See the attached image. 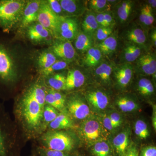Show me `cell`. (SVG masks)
<instances>
[{"instance_id": "d4e9b609", "label": "cell", "mask_w": 156, "mask_h": 156, "mask_svg": "<svg viewBox=\"0 0 156 156\" xmlns=\"http://www.w3.org/2000/svg\"><path fill=\"white\" fill-rule=\"evenodd\" d=\"M83 31L93 37L99 28L95 17V13L91 11L87 12L82 23Z\"/></svg>"}, {"instance_id": "7402d4cb", "label": "cell", "mask_w": 156, "mask_h": 156, "mask_svg": "<svg viewBox=\"0 0 156 156\" xmlns=\"http://www.w3.org/2000/svg\"><path fill=\"white\" fill-rule=\"evenodd\" d=\"M142 48L138 45L127 42L123 49L122 58L123 63H131L136 61L142 54Z\"/></svg>"}, {"instance_id": "ee69618b", "label": "cell", "mask_w": 156, "mask_h": 156, "mask_svg": "<svg viewBox=\"0 0 156 156\" xmlns=\"http://www.w3.org/2000/svg\"><path fill=\"white\" fill-rule=\"evenodd\" d=\"M140 156H156V147L148 146L143 148Z\"/></svg>"}, {"instance_id": "b9f144b4", "label": "cell", "mask_w": 156, "mask_h": 156, "mask_svg": "<svg viewBox=\"0 0 156 156\" xmlns=\"http://www.w3.org/2000/svg\"><path fill=\"white\" fill-rule=\"evenodd\" d=\"M111 121L112 124L114 129L119 128L122 124V117L121 115L117 112H113L109 115H108Z\"/></svg>"}, {"instance_id": "52a82bcc", "label": "cell", "mask_w": 156, "mask_h": 156, "mask_svg": "<svg viewBox=\"0 0 156 156\" xmlns=\"http://www.w3.org/2000/svg\"><path fill=\"white\" fill-rule=\"evenodd\" d=\"M50 50L56 57L69 62L75 59L76 50L70 41L56 38L53 40Z\"/></svg>"}, {"instance_id": "f907efd6", "label": "cell", "mask_w": 156, "mask_h": 156, "mask_svg": "<svg viewBox=\"0 0 156 156\" xmlns=\"http://www.w3.org/2000/svg\"><path fill=\"white\" fill-rule=\"evenodd\" d=\"M151 40H152V43H153L154 46L156 47V31L155 29H154L151 34Z\"/></svg>"}, {"instance_id": "d6986e66", "label": "cell", "mask_w": 156, "mask_h": 156, "mask_svg": "<svg viewBox=\"0 0 156 156\" xmlns=\"http://www.w3.org/2000/svg\"><path fill=\"white\" fill-rule=\"evenodd\" d=\"M85 76L80 70L75 69L69 70L66 76L65 90L80 88L85 83Z\"/></svg>"}, {"instance_id": "f6af8a7d", "label": "cell", "mask_w": 156, "mask_h": 156, "mask_svg": "<svg viewBox=\"0 0 156 156\" xmlns=\"http://www.w3.org/2000/svg\"><path fill=\"white\" fill-rule=\"evenodd\" d=\"M124 156H139V150L137 146L134 143L131 144Z\"/></svg>"}, {"instance_id": "44dd1931", "label": "cell", "mask_w": 156, "mask_h": 156, "mask_svg": "<svg viewBox=\"0 0 156 156\" xmlns=\"http://www.w3.org/2000/svg\"><path fill=\"white\" fill-rule=\"evenodd\" d=\"M128 130L122 131L113 140V145L119 156H124L130 143V136Z\"/></svg>"}, {"instance_id": "4316f807", "label": "cell", "mask_w": 156, "mask_h": 156, "mask_svg": "<svg viewBox=\"0 0 156 156\" xmlns=\"http://www.w3.org/2000/svg\"><path fill=\"white\" fill-rule=\"evenodd\" d=\"M136 90L140 95L144 97H151L154 94V84L147 78H140L136 83Z\"/></svg>"}, {"instance_id": "f35d334b", "label": "cell", "mask_w": 156, "mask_h": 156, "mask_svg": "<svg viewBox=\"0 0 156 156\" xmlns=\"http://www.w3.org/2000/svg\"><path fill=\"white\" fill-rule=\"evenodd\" d=\"M38 154V156H71L69 153H68L44 147L39 149Z\"/></svg>"}, {"instance_id": "4fadbf2b", "label": "cell", "mask_w": 156, "mask_h": 156, "mask_svg": "<svg viewBox=\"0 0 156 156\" xmlns=\"http://www.w3.org/2000/svg\"><path fill=\"white\" fill-rule=\"evenodd\" d=\"M134 68L131 63H123L114 67V75L117 85L120 88L124 89L128 87L131 83Z\"/></svg>"}, {"instance_id": "cb8c5ba5", "label": "cell", "mask_w": 156, "mask_h": 156, "mask_svg": "<svg viewBox=\"0 0 156 156\" xmlns=\"http://www.w3.org/2000/svg\"><path fill=\"white\" fill-rule=\"evenodd\" d=\"M118 108L124 112H131L137 110L139 105L133 98L128 95L120 96L116 101Z\"/></svg>"}, {"instance_id": "681fc988", "label": "cell", "mask_w": 156, "mask_h": 156, "mask_svg": "<svg viewBox=\"0 0 156 156\" xmlns=\"http://www.w3.org/2000/svg\"><path fill=\"white\" fill-rule=\"evenodd\" d=\"M152 123L154 129L155 131H156V107L155 106H154L153 112L152 115Z\"/></svg>"}, {"instance_id": "603a6c76", "label": "cell", "mask_w": 156, "mask_h": 156, "mask_svg": "<svg viewBox=\"0 0 156 156\" xmlns=\"http://www.w3.org/2000/svg\"><path fill=\"white\" fill-rule=\"evenodd\" d=\"M74 40L75 49L81 53H87L94 43L92 36L83 31H80Z\"/></svg>"}, {"instance_id": "e0dca14e", "label": "cell", "mask_w": 156, "mask_h": 156, "mask_svg": "<svg viewBox=\"0 0 156 156\" xmlns=\"http://www.w3.org/2000/svg\"><path fill=\"white\" fill-rule=\"evenodd\" d=\"M66 17H76L83 14L86 11L84 1L58 0Z\"/></svg>"}, {"instance_id": "30bf717a", "label": "cell", "mask_w": 156, "mask_h": 156, "mask_svg": "<svg viewBox=\"0 0 156 156\" xmlns=\"http://www.w3.org/2000/svg\"><path fill=\"white\" fill-rule=\"evenodd\" d=\"M101 131V125L98 121L89 119L85 121L81 126L80 134L86 141L93 144L100 140Z\"/></svg>"}, {"instance_id": "836d02e7", "label": "cell", "mask_w": 156, "mask_h": 156, "mask_svg": "<svg viewBox=\"0 0 156 156\" xmlns=\"http://www.w3.org/2000/svg\"><path fill=\"white\" fill-rule=\"evenodd\" d=\"M110 5L107 0H91L88 2L89 9L95 13H102L109 11Z\"/></svg>"}, {"instance_id": "60d3db41", "label": "cell", "mask_w": 156, "mask_h": 156, "mask_svg": "<svg viewBox=\"0 0 156 156\" xmlns=\"http://www.w3.org/2000/svg\"><path fill=\"white\" fill-rule=\"evenodd\" d=\"M45 103H47L48 105L50 106L53 107L58 110H62L63 109L50 90L46 93Z\"/></svg>"}, {"instance_id": "c3c4849f", "label": "cell", "mask_w": 156, "mask_h": 156, "mask_svg": "<svg viewBox=\"0 0 156 156\" xmlns=\"http://www.w3.org/2000/svg\"><path fill=\"white\" fill-rule=\"evenodd\" d=\"M95 17L99 27H108L104 18L103 13H95Z\"/></svg>"}, {"instance_id": "484cf974", "label": "cell", "mask_w": 156, "mask_h": 156, "mask_svg": "<svg viewBox=\"0 0 156 156\" xmlns=\"http://www.w3.org/2000/svg\"><path fill=\"white\" fill-rule=\"evenodd\" d=\"M57 60V57L50 50L43 51L38 56L36 61L40 71L50 67Z\"/></svg>"}, {"instance_id": "f1b7e54d", "label": "cell", "mask_w": 156, "mask_h": 156, "mask_svg": "<svg viewBox=\"0 0 156 156\" xmlns=\"http://www.w3.org/2000/svg\"><path fill=\"white\" fill-rule=\"evenodd\" d=\"M118 46L116 37L112 34L107 38L100 42L97 48L104 55H110L114 53Z\"/></svg>"}, {"instance_id": "83f0119b", "label": "cell", "mask_w": 156, "mask_h": 156, "mask_svg": "<svg viewBox=\"0 0 156 156\" xmlns=\"http://www.w3.org/2000/svg\"><path fill=\"white\" fill-rule=\"evenodd\" d=\"M102 58V53L100 50L97 47H92L86 53L84 59V64L90 67L97 66L101 62Z\"/></svg>"}, {"instance_id": "ab89813d", "label": "cell", "mask_w": 156, "mask_h": 156, "mask_svg": "<svg viewBox=\"0 0 156 156\" xmlns=\"http://www.w3.org/2000/svg\"><path fill=\"white\" fill-rule=\"evenodd\" d=\"M48 5L53 13L58 17H66L65 15L60 3L57 0H48L47 1Z\"/></svg>"}, {"instance_id": "d590c367", "label": "cell", "mask_w": 156, "mask_h": 156, "mask_svg": "<svg viewBox=\"0 0 156 156\" xmlns=\"http://www.w3.org/2000/svg\"><path fill=\"white\" fill-rule=\"evenodd\" d=\"M134 132L140 139H146L150 135L147 124L142 120L136 121L134 125Z\"/></svg>"}, {"instance_id": "7bdbcfd3", "label": "cell", "mask_w": 156, "mask_h": 156, "mask_svg": "<svg viewBox=\"0 0 156 156\" xmlns=\"http://www.w3.org/2000/svg\"><path fill=\"white\" fill-rule=\"evenodd\" d=\"M154 21V18L153 10L147 4V12L146 14L144 26L149 27L153 24Z\"/></svg>"}, {"instance_id": "d6a6232c", "label": "cell", "mask_w": 156, "mask_h": 156, "mask_svg": "<svg viewBox=\"0 0 156 156\" xmlns=\"http://www.w3.org/2000/svg\"><path fill=\"white\" fill-rule=\"evenodd\" d=\"M28 92L32 95L42 108L44 109L45 105V98L46 93L43 87L40 85H34L28 89Z\"/></svg>"}, {"instance_id": "ac0fdd59", "label": "cell", "mask_w": 156, "mask_h": 156, "mask_svg": "<svg viewBox=\"0 0 156 156\" xmlns=\"http://www.w3.org/2000/svg\"><path fill=\"white\" fill-rule=\"evenodd\" d=\"M127 42L132 43L142 48L147 41V36L143 29L136 25L128 27L124 34Z\"/></svg>"}, {"instance_id": "7c38bea8", "label": "cell", "mask_w": 156, "mask_h": 156, "mask_svg": "<svg viewBox=\"0 0 156 156\" xmlns=\"http://www.w3.org/2000/svg\"><path fill=\"white\" fill-rule=\"evenodd\" d=\"M41 2V1L39 0L27 1L19 24L20 28L25 29L29 26L37 22Z\"/></svg>"}, {"instance_id": "9a60e30c", "label": "cell", "mask_w": 156, "mask_h": 156, "mask_svg": "<svg viewBox=\"0 0 156 156\" xmlns=\"http://www.w3.org/2000/svg\"><path fill=\"white\" fill-rule=\"evenodd\" d=\"M86 98L90 106L97 111L105 109L109 103V99L106 93L101 90L89 91L86 94Z\"/></svg>"}, {"instance_id": "f546056e", "label": "cell", "mask_w": 156, "mask_h": 156, "mask_svg": "<svg viewBox=\"0 0 156 156\" xmlns=\"http://www.w3.org/2000/svg\"><path fill=\"white\" fill-rule=\"evenodd\" d=\"M49 128L53 130H59L72 128V121L67 115L59 114L56 119L49 125Z\"/></svg>"}, {"instance_id": "e575fe53", "label": "cell", "mask_w": 156, "mask_h": 156, "mask_svg": "<svg viewBox=\"0 0 156 156\" xmlns=\"http://www.w3.org/2000/svg\"><path fill=\"white\" fill-rule=\"evenodd\" d=\"M69 62L64 61L62 59H57V60L50 67L46 69L40 71L43 75L48 76L50 75L56 73V72L66 69Z\"/></svg>"}, {"instance_id": "bcb514c9", "label": "cell", "mask_w": 156, "mask_h": 156, "mask_svg": "<svg viewBox=\"0 0 156 156\" xmlns=\"http://www.w3.org/2000/svg\"><path fill=\"white\" fill-rule=\"evenodd\" d=\"M104 18L105 20L107 26L108 27H112L115 23L114 17L113 14L109 11L104 12Z\"/></svg>"}, {"instance_id": "6da1fadb", "label": "cell", "mask_w": 156, "mask_h": 156, "mask_svg": "<svg viewBox=\"0 0 156 156\" xmlns=\"http://www.w3.org/2000/svg\"><path fill=\"white\" fill-rule=\"evenodd\" d=\"M34 54L24 42L0 30V98H5L14 85L36 68Z\"/></svg>"}, {"instance_id": "277c9868", "label": "cell", "mask_w": 156, "mask_h": 156, "mask_svg": "<svg viewBox=\"0 0 156 156\" xmlns=\"http://www.w3.org/2000/svg\"><path fill=\"white\" fill-rule=\"evenodd\" d=\"M44 148L70 153L75 148L72 136L64 131H52L43 136Z\"/></svg>"}, {"instance_id": "3957f363", "label": "cell", "mask_w": 156, "mask_h": 156, "mask_svg": "<svg viewBox=\"0 0 156 156\" xmlns=\"http://www.w3.org/2000/svg\"><path fill=\"white\" fill-rule=\"evenodd\" d=\"M43 110L27 91L21 101L20 112L23 121L29 129L34 131L39 128L43 120Z\"/></svg>"}, {"instance_id": "7dc6e473", "label": "cell", "mask_w": 156, "mask_h": 156, "mask_svg": "<svg viewBox=\"0 0 156 156\" xmlns=\"http://www.w3.org/2000/svg\"><path fill=\"white\" fill-rule=\"evenodd\" d=\"M103 125L104 127L108 131H112L115 129L108 115H105L104 116L103 118Z\"/></svg>"}, {"instance_id": "2e32d148", "label": "cell", "mask_w": 156, "mask_h": 156, "mask_svg": "<svg viewBox=\"0 0 156 156\" xmlns=\"http://www.w3.org/2000/svg\"><path fill=\"white\" fill-rule=\"evenodd\" d=\"M135 7L134 1L130 0L120 1L115 8V16L117 20L122 24L129 22L134 13Z\"/></svg>"}, {"instance_id": "816d5d0a", "label": "cell", "mask_w": 156, "mask_h": 156, "mask_svg": "<svg viewBox=\"0 0 156 156\" xmlns=\"http://www.w3.org/2000/svg\"><path fill=\"white\" fill-rule=\"evenodd\" d=\"M148 4L150 6L151 9H155L156 7V0H149L147 1Z\"/></svg>"}, {"instance_id": "ffe728a7", "label": "cell", "mask_w": 156, "mask_h": 156, "mask_svg": "<svg viewBox=\"0 0 156 156\" xmlns=\"http://www.w3.org/2000/svg\"><path fill=\"white\" fill-rule=\"evenodd\" d=\"M113 69V66L111 63L108 62H101L95 69V77L102 83L110 84Z\"/></svg>"}, {"instance_id": "ba28073f", "label": "cell", "mask_w": 156, "mask_h": 156, "mask_svg": "<svg viewBox=\"0 0 156 156\" xmlns=\"http://www.w3.org/2000/svg\"><path fill=\"white\" fill-rule=\"evenodd\" d=\"M80 31V24L76 17H64L59 24L56 38L71 41L75 39Z\"/></svg>"}, {"instance_id": "4dcf8cb0", "label": "cell", "mask_w": 156, "mask_h": 156, "mask_svg": "<svg viewBox=\"0 0 156 156\" xmlns=\"http://www.w3.org/2000/svg\"><path fill=\"white\" fill-rule=\"evenodd\" d=\"M48 83L51 89L56 91L65 90L66 76L62 73H56L48 76Z\"/></svg>"}, {"instance_id": "f5cc1de1", "label": "cell", "mask_w": 156, "mask_h": 156, "mask_svg": "<svg viewBox=\"0 0 156 156\" xmlns=\"http://www.w3.org/2000/svg\"><path fill=\"white\" fill-rule=\"evenodd\" d=\"M71 156H72L71 155ZM73 156H83L82 155L80 154H75Z\"/></svg>"}, {"instance_id": "5b68a950", "label": "cell", "mask_w": 156, "mask_h": 156, "mask_svg": "<svg viewBox=\"0 0 156 156\" xmlns=\"http://www.w3.org/2000/svg\"><path fill=\"white\" fill-rule=\"evenodd\" d=\"M63 18L58 17L53 13L47 1H41L37 21L50 31L55 38L56 37L59 24Z\"/></svg>"}, {"instance_id": "5bb4252c", "label": "cell", "mask_w": 156, "mask_h": 156, "mask_svg": "<svg viewBox=\"0 0 156 156\" xmlns=\"http://www.w3.org/2000/svg\"><path fill=\"white\" fill-rule=\"evenodd\" d=\"M1 106L0 105V156H14L9 142L5 115Z\"/></svg>"}, {"instance_id": "8d00e7d4", "label": "cell", "mask_w": 156, "mask_h": 156, "mask_svg": "<svg viewBox=\"0 0 156 156\" xmlns=\"http://www.w3.org/2000/svg\"><path fill=\"white\" fill-rule=\"evenodd\" d=\"M59 114L58 111L53 107L45 105L43 112V120L45 125H49Z\"/></svg>"}, {"instance_id": "8992f818", "label": "cell", "mask_w": 156, "mask_h": 156, "mask_svg": "<svg viewBox=\"0 0 156 156\" xmlns=\"http://www.w3.org/2000/svg\"><path fill=\"white\" fill-rule=\"evenodd\" d=\"M27 37L32 44L53 43L54 38L52 33L37 21L25 29Z\"/></svg>"}, {"instance_id": "7a4b0ae2", "label": "cell", "mask_w": 156, "mask_h": 156, "mask_svg": "<svg viewBox=\"0 0 156 156\" xmlns=\"http://www.w3.org/2000/svg\"><path fill=\"white\" fill-rule=\"evenodd\" d=\"M27 1L0 0V30L11 34L19 25Z\"/></svg>"}, {"instance_id": "9c48e42d", "label": "cell", "mask_w": 156, "mask_h": 156, "mask_svg": "<svg viewBox=\"0 0 156 156\" xmlns=\"http://www.w3.org/2000/svg\"><path fill=\"white\" fill-rule=\"evenodd\" d=\"M66 106L70 115L76 119H84L90 115L89 105L77 96L70 98L66 102Z\"/></svg>"}, {"instance_id": "8fae6325", "label": "cell", "mask_w": 156, "mask_h": 156, "mask_svg": "<svg viewBox=\"0 0 156 156\" xmlns=\"http://www.w3.org/2000/svg\"><path fill=\"white\" fill-rule=\"evenodd\" d=\"M135 62L134 68L141 74L156 76V58L154 53L142 54Z\"/></svg>"}, {"instance_id": "1f68e13d", "label": "cell", "mask_w": 156, "mask_h": 156, "mask_svg": "<svg viewBox=\"0 0 156 156\" xmlns=\"http://www.w3.org/2000/svg\"><path fill=\"white\" fill-rule=\"evenodd\" d=\"M91 152L94 156H113L112 150L108 143L101 140L92 144Z\"/></svg>"}, {"instance_id": "74e56055", "label": "cell", "mask_w": 156, "mask_h": 156, "mask_svg": "<svg viewBox=\"0 0 156 156\" xmlns=\"http://www.w3.org/2000/svg\"><path fill=\"white\" fill-rule=\"evenodd\" d=\"M112 27H99L95 33L96 39L100 42L107 38L112 34Z\"/></svg>"}]
</instances>
